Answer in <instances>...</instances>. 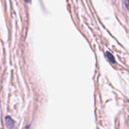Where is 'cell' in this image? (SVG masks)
Returning a JSON list of instances; mask_svg holds the SVG:
<instances>
[{
  "instance_id": "cell-1",
  "label": "cell",
  "mask_w": 129,
  "mask_h": 129,
  "mask_svg": "<svg viewBox=\"0 0 129 129\" xmlns=\"http://www.w3.org/2000/svg\"><path fill=\"white\" fill-rule=\"evenodd\" d=\"M5 121H6V124H7V126L8 128L10 129H12L14 128V121L10 118V117H6L5 119Z\"/></svg>"
},
{
  "instance_id": "cell-4",
  "label": "cell",
  "mask_w": 129,
  "mask_h": 129,
  "mask_svg": "<svg viewBox=\"0 0 129 129\" xmlns=\"http://www.w3.org/2000/svg\"><path fill=\"white\" fill-rule=\"evenodd\" d=\"M25 2H29L30 0H25Z\"/></svg>"
},
{
  "instance_id": "cell-2",
  "label": "cell",
  "mask_w": 129,
  "mask_h": 129,
  "mask_svg": "<svg viewBox=\"0 0 129 129\" xmlns=\"http://www.w3.org/2000/svg\"><path fill=\"white\" fill-rule=\"evenodd\" d=\"M106 57H107V59H108L111 63H116L115 58H114L113 55L110 52H109V51L106 52Z\"/></svg>"
},
{
  "instance_id": "cell-3",
  "label": "cell",
  "mask_w": 129,
  "mask_h": 129,
  "mask_svg": "<svg viewBox=\"0 0 129 129\" xmlns=\"http://www.w3.org/2000/svg\"><path fill=\"white\" fill-rule=\"evenodd\" d=\"M128 0H125V7H126L127 9L128 8Z\"/></svg>"
}]
</instances>
